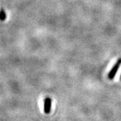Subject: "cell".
<instances>
[{
	"label": "cell",
	"mask_w": 121,
	"mask_h": 121,
	"mask_svg": "<svg viewBox=\"0 0 121 121\" xmlns=\"http://www.w3.org/2000/svg\"><path fill=\"white\" fill-rule=\"evenodd\" d=\"M5 19H6V13L3 9H0V20L1 21H4Z\"/></svg>",
	"instance_id": "cell-3"
},
{
	"label": "cell",
	"mask_w": 121,
	"mask_h": 121,
	"mask_svg": "<svg viewBox=\"0 0 121 121\" xmlns=\"http://www.w3.org/2000/svg\"><path fill=\"white\" fill-rule=\"evenodd\" d=\"M121 59H119L117 61V63L114 64V65L112 67V69L110 71L109 73L108 74V78L109 79H113L114 78L116 74L117 73V72H118V69H119L120 67H121Z\"/></svg>",
	"instance_id": "cell-1"
},
{
	"label": "cell",
	"mask_w": 121,
	"mask_h": 121,
	"mask_svg": "<svg viewBox=\"0 0 121 121\" xmlns=\"http://www.w3.org/2000/svg\"><path fill=\"white\" fill-rule=\"evenodd\" d=\"M51 105H52V99L50 98H46L44 101V112L45 114H49L51 110Z\"/></svg>",
	"instance_id": "cell-2"
},
{
	"label": "cell",
	"mask_w": 121,
	"mask_h": 121,
	"mask_svg": "<svg viewBox=\"0 0 121 121\" xmlns=\"http://www.w3.org/2000/svg\"></svg>",
	"instance_id": "cell-4"
}]
</instances>
